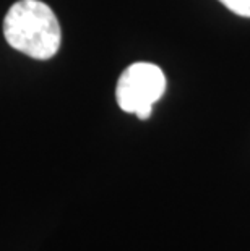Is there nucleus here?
I'll list each match as a JSON object with an SVG mask.
<instances>
[{
    "label": "nucleus",
    "mask_w": 250,
    "mask_h": 251,
    "mask_svg": "<svg viewBox=\"0 0 250 251\" xmlns=\"http://www.w3.org/2000/svg\"><path fill=\"white\" fill-rule=\"evenodd\" d=\"M166 91V76L154 63L137 62L120 75L115 88L117 104L124 112L135 114L140 120L150 119L153 105Z\"/></svg>",
    "instance_id": "f03ea898"
},
{
    "label": "nucleus",
    "mask_w": 250,
    "mask_h": 251,
    "mask_svg": "<svg viewBox=\"0 0 250 251\" xmlns=\"http://www.w3.org/2000/svg\"><path fill=\"white\" fill-rule=\"evenodd\" d=\"M220 2L239 17L250 18V0H220Z\"/></svg>",
    "instance_id": "7ed1b4c3"
},
{
    "label": "nucleus",
    "mask_w": 250,
    "mask_h": 251,
    "mask_svg": "<svg viewBox=\"0 0 250 251\" xmlns=\"http://www.w3.org/2000/svg\"><path fill=\"white\" fill-rule=\"evenodd\" d=\"M10 47L36 60H49L60 47L62 31L56 13L41 0H18L3 18Z\"/></svg>",
    "instance_id": "f257e3e1"
}]
</instances>
